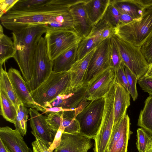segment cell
<instances>
[{
    "label": "cell",
    "mask_w": 152,
    "mask_h": 152,
    "mask_svg": "<svg viewBox=\"0 0 152 152\" xmlns=\"http://www.w3.org/2000/svg\"><path fill=\"white\" fill-rule=\"evenodd\" d=\"M77 0H48L35 8L23 11L10 10L0 17L1 24L16 33L30 26L53 22L58 16L69 11Z\"/></svg>",
    "instance_id": "1"
},
{
    "label": "cell",
    "mask_w": 152,
    "mask_h": 152,
    "mask_svg": "<svg viewBox=\"0 0 152 152\" xmlns=\"http://www.w3.org/2000/svg\"><path fill=\"white\" fill-rule=\"evenodd\" d=\"M47 30L43 25H39L30 26L16 33H12L15 48L13 58L27 86L32 77L34 56L39 41Z\"/></svg>",
    "instance_id": "2"
},
{
    "label": "cell",
    "mask_w": 152,
    "mask_h": 152,
    "mask_svg": "<svg viewBox=\"0 0 152 152\" xmlns=\"http://www.w3.org/2000/svg\"><path fill=\"white\" fill-rule=\"evenodd\" d=\"M70 72H53L43 83L35 90L30 92L34 102L45 109L59 96L69 92L71 87Z\"/></svg>",
    "instance_id": "3"
},
{
    "label": "cell",
    "mask_w": 152,
    "mask_h": 152,
    "mask_svg": "<svg viewBox=\"0 0 152 152\" xmlns=\"http://www.w3.org/2000/svg\"><path fill=\"white\" fill-rule=\"evenodd\" d=\"M114 34L140 48L152 32V5L144 9L141 17L114 28Z\"/></svg>",
    "instance_id": "4"
},
{
    "label": "cell",
    "mask_w": 152,
    "mask_h": 152,
    "mask_svg": "<svg viewBox=\"0 0 152 152\" xmlns=\"http://www.w3.org/2000/svg\"><path fill=\"white\" fill-rule=\"evenodd\" d=\"M104 102V97L92 101L77 115L80 133L94 139L102 123Z\"/></svg>",
    "instance_id": "5"
},
{
    "label": "cell",
    "mask_w": 152,
    "mask_h": 152,
    "mask_svg": "<svg viewBox=\"0 0 152 152\" xmlns=\"http://www.w3.org/2000/svg\"><path fill=\"white\" fill-rule=\"evenodd\" d=\"M115 90L114 83L104 97V105L102 122L94 139V152H107L108 142L114 124Z\"/></svg>",
    "instance_id": "6"
},
{
    "label": "cell",
    "mask_w": 152,
    "mask_h": 152,
    "mask_svg": "<svg viewBox=\"0 0 152 152\" xmlns=\"http://www.w3.org/2000/svg\"><path fill=\"white\" fill-rule=\"evenodd\" d=\"M45 33L48 53L52 61L69 48L78 45L82 39L74 30H48Z\"/></svg>",
    "instance_id": "7"
},
{
    "label": "cell",
    "mask_w": 152,
    "mask_h": 152,
    "mask_svg": "<svg viewBox=\"0 0 152 152\" xmlns=\"http://www.w3.org/2000/svg\"><path fill=\"white\" fill-rule=\"evenodd\" d=\"M124 65L138 80L147 72L149 65L140 48L136 47L114 35L113 37Z\"/></svg>",
    "instance_id": "8"
},
{
    "label": "cell",
    "mask_w": 152,
    "mask_h": 152,
    "mask_svg": "<svg viewBox=\"0 0 152 152\" xmlns=\"http://www.w3.org/2000/svg\"><path fill=\"white\" fill-rule=\"evenodd\" d=\"M53 62L48 55L45 37H41L37 46L34 58L33 75L28 86L30 92L40 86L53 72Z\"/></svg>",
    "instance_id": "9"
},
{
    "label": "cell",
    "mask_w": 152,
    "mask_h": 152,
    "mask_svg": "<svg viewBox=\"0 0 152 152\" xmlns=\"http://www.w3.org/2000/svg\"><path fill=\"white\" fill-rule=\"evenodd\" d=\"M111 38L101 42L96 47L89 63L84 83L110 67L109 51Z\"/></svg>",
    "instance_id": "10"
},
{
    "label": "cell",
    "mask_w": 152,
    "mask_h": 152,
    "mask_svg": "<svg viewBox=\"0 0 152 152\" xmlns=\"http://www.w3.org/2000/svg\"><path fill=\"white\" fill-rule=\"evenodd\" d=\"M115 81V70L110 67L95 77L87 83L86 97L93 101L103 97Z\"/></svg>",
    "instance_id": "11"
},
{
    "label": "cell",
    "mask_w": 152,
    "mask_h": 152,
    "mask_svg": "<svg viewBox=\"0 0 152 152\" xmlns=\"http://www.w3.org/2000/svg\"><path fill=\"white\" fill-rule=\"evenodd\" d=\"M15 91L24 105L44 113L45 109L37 104L32 98L26 82L17 69L11 67L7 72Z\"/></svg>",
    "instance_id": "12"
},
{
    "label": "cell",
    "mask_w": 152,
    "mask_h": 152,
    "mask_svg": "<svg viewBox=\"0 0 152 152\" xmlns=\"http://www.w3.org/2000/svg\"><path fill=\"white\" fill-rule=\"evenodd\" d=\"M92 145L91 139L80 133L63 132L60 143L54 152H87Z\"/></svg>",
    "instance_id": "13"
},
{
    "label": "cell",
    "mask_w": 152,
    "mask_h": 152,
    "mask_svg": "<svg viewBox=\"0 0 152 152\" xmlns=\"http://www.w3.org/2000/svg\"><path fill=\"white\" fill-rule=\"evenodd\" d=\"M28 112L32 134L35 137H39L50 147L55 136L46 121V116L40 114L35 109L29 108Z\"/></svg>",
    "instance_id": "14"
},
{
    "label": "cell",
    "mask_w": 152,
    "mask_h": 152,
    "mask_svg": "<svg viewBox=\"0 0 152 152\" xmlns=\"http://www.w3.org/2000/svg\"><path fill=\"white\" fill-rule=\"evenodd\" d=\"M84 2V0H78L69 9L73 18L75 30L82 39L89 35L94 27L86 12Z\"/></svg>",
    "instance_id": "15"
},
{
    "label": "cell",
    "mask_w": 152,
    "mask_h": 152,
    "mask_svg": "<svg viewBox=\"0 0 152 152\" xmlns=\"http://www.w3.org/2000/svg\"><path fill=\"white\" fill-rule=\"evenodd\" d=\"M20 133L7 126L0 128V138L11 152H32Z\"/></svg>",
    "instance_id": "16"
},
{
    "label": "cell",
    "mask_w": 152,
    "mask_h": 152,
    "mask_svg": "<svg viewBox=\"0 0 152 152\" xmlns=\"http://www.w3.org/2000/svg\"><path fill=\"white\" fill-rule=\"evenodd\" d=\"M115 94L114 102L113 125L126 114L130 105V94L115 80Z\"/></svg>",
    "instance_id": "17"
},
{
    "label": "cell",
    "mask_w": 152,
    "mask_h": 152,
    "mask_svg": "<svg viewBox=\"0 0 152 152\" xmlns=\"http://www.w3.org/2000/svg\"><path fill=\"white\" fill-rule=\"evenodd\" d=\"M96 48L82 58L76 61L68 71L71 75L72 89L76 88L84 84V80L88 65Z\"/></svg>",
    "instance_id": "18"
},
{
    "label": "cell",
    "mask_w": 152,
    "mask_h": 152,
    "mask_svg": "<svg viewBox=\"0 0 152 152\" xmlns=\"http://www.w3.org/2000/svg\"><path fill=\"white\" fill-rule=\"evenodd\" d=\"M110 3V0H84L85 10L93 26L103 18Z\"/></svg>",
    "instance_id": "19"
},
{
    "label": "cell",
    "mask_w": 152,
    "mask_h": 152,
    "mask_svg": "<svg viewBox=\"0 0 152 152\" xmlns=\"http://www.w3.org/2000/svg\"><path fill=\"white\" fill-rule=\"evenodd\" d=\"M78 45L69 48L59 55L53 61V72L58 73L68 72L70 69L76 61Z\"/></svg>",
    "instance_id": "20"
},
{
    "label": "cell",
    "mask_w": 152,
    "mask_h": 152,
    "mask_svg": "<svg viewBox=\"0 0 152 152\" xmlns=\"http://www.w3.org/2000/svg\"><path fill=\"white\" fill-rule=\"evenodd\" d=\"M110 2L119 12L127 14L134 19L141 17L145 9L137 0H110Z\"/></svg>",
    "instance_id": "21"
},
{
    "label": "cell",
    "mask_w": 152,
    "mask_h": 152,
    "mask_svg": "<svg viewBox=\"0 0 152 152\" xmlns=\"http://www.w3.org/2000/svg\"><path fill=\"white\" fill-rule=\"evenodd\" d=\"M0 114L7 121L15 124L18 112L6 92L0 88Z\"/></svg>",
    "instance_id": "22"
},
{
    "label": "cell",
    "mask_w": 152,
    "mask_h": 152,
    "mask_svg": "<svg viewBox=\"0 0 152 152\" xmlns=\"http://www.w3.org/2000/svg\"><path fill=\"white\" fill-rule=\"evenodd\" d=\"M100 35L91 31L86 38L82 39L77 49L76 61L80 60L93 50L102 42Z\"/></svg>",
    "instance_id": "23"
},
{
    "label": "cell",
    "mask_w": 152,
    "mask_h": 152,
    "mask_svg": "<svg viewBox=\"0 0 152 152\" xmlns=\"http://www.w3.org/2000/svg\"><path fill=\"white\" fill-rule=\"evenodd\" d=\"M130 128V118L126 114L113 126L109 141L107 152H111L116 143L119 140L125 131Z\"/></svg>",
    "instance_id": "24"
},
{
    "label": "cell",
    "mask_w": 152,
    "mask_h": 152,
    "mask_svg": "<svg viewBox=\"0 0 152 152\" xmlns=\"http://www.w3.org/2000/svg\"><path fill=\"white\" fill-rule=\"evenodd\" d=\"M137 125L152 135V96L145 100L143 109L141 110Z\"/></svg>",
    "instance_id": "25"
},
{
    "label": "cell",
    "mask_w": 152,
    "mask_h": 152,
    "mask_svg": "<svg viewBox=\"0 0 152 152\" xmlns=\"http://www.w3.org/2000/svg\"><path fill=\"white\" fill-rule=\"evenodd\" d=\"M0 26V64L2 66L7 60L13 58L15 48L12 38L4 34L1 24Z\"/></svg>",
    "instance_id": "26"
},
{
    "label": "cell",
    "mask_w": 152,
    "mask_h": 152,
    "mask_svg": "<svg viewBox=\"0 0 152 152\" xmlns=\"http://www.w3.org/2000/svg\"><path fill=\"white\" fill-rule=\"evenodd\" d=\"M0 88L7 94L18 112L20 105L23 104L18 97L7 72L3 69L2 66H0Z\"/></svg>",
    "instance_id": "27"
},
{
    "label": "cell",
    "mask_w": 152,
    "mask_h": 152,
    "mask_svg": "<svg viewBox=\"0 0 152 152\" xmlns=\"http://www.w3.org/2000/svg\"><path fill=\"white\" fill-rule=\"evenodd\" d=\"M43 25L47 30H75L73 18L69 11L57 16L53 22Z\"/></svg>",
    "instance_id": "28"
},
{
    "label": "cell",
    "mask_w": 152,
    "mask_h": 152,
    "mask_svg": "<svg viewBox=\"0 0 152 152\" xmlns=\"http://www.w3.org/2000/svg\"><path fill=\"white\" fill-rule=\"evenodd\" d=\"M77 115L75 110L62 111V119L60 126L64 129V132L76 134L80 133L79 123L75 118Z\"/></svg>",
    "instance_id": "29"
},
{
    "label": "cell",
    "mask_w": 152,
    "mask_h": 152,
    "mask_svg": "<svg viewBox=\"0 0 152 152\" xmlns=\"http://www.w3.org/2000/svg\"><path fill=\"white\" fill-rule=\"evenodd\" d=\"M92 31L100 35L102 41L111 38L114 35V28L103 18L94 26Z\"/></svg>",
    "instance_id": "30"
},
{
    "label": "cell",
    "mask_w": 152,
    "mask_h": 152,
    "mask_svg": "<svg viewBox=\"0 0 152 152\" xmlns=\"http://www.w3.org/2000/svg\"><path fill=\"white\" fill-rule=\"evenodd\" d=\"M28 110L24 105H20L16 117L14 125L15 129L18 130L23 136L27 133V121L28 118Z\"/></svg>",
    "instance_id": "31"
},
{
    "label": "cell",
    "mask_w": 152,
    "mask_h": 152,
    "mask_svg": "<svg viewBox=\"0 0 152 152\" xmlns=\"http://www.w3.org/2000/svg\"><path fill=\"white\" fill-rule=\"evenodd\" d=\"M109 58L110 67L113 68L115 70L125 65L115 42L113 37L110 39Z\"/></svg>",
    "instance_id": "32"
},
{
    "label": "cell",
    "mask_w": 152,
    "mask_h": 152,
    "mask_svg": "<svg viewBox=\"0 0 152 152\" xmlns=\"http://www.w3.org/2000/svg\"><path fill=\"white\" fill-rule=\"evenodd\" d=\"M136 147L138 152H146L152 143V135L141 128L137 130Z\"/></svg>",
    "instance_id": "33"
},
{
    "label": "cell",
    "mask_w": 152,
    "mask_h": 152,
    "mask_svg": "<svg viewBox=\"0 0 152 152\" xmlns=\"http://www.w3.org/2000/svg\"><path fill=\"white\" fill-rule=\"evenodd\" d=\"M48 0H19L10 10L15 11H23L33 9L41 6Z\"/></svg>",
    "instance_id": "34"
},
{
    "label": "cell",
    "mask_w": 152,
    "mask_h": 152,
    "mask_svg": "<svg viewBox=\"0 0 152 152\" xmlns=\"http://www.w3.org/2000/svg\"><path fill=\"white\" fill-rule=\"evenodd\" d=\"M62 113V111L52 112L46 116V121L55 136L61 124Z\"/></svg>",
    "instance_id": "35"
},
{
    "label": "cell",
    "mask_w": 152,
    "mask_h": 152,
    "mask_svg": "<svg viewBox=\"0 0 152 152\" xmlns=\"http://www.w3.org/2000/svg\"><path fill=\"white\" fill-rule=\"evenodd\" d=\"M119 12L110 2L105 13L103 18L109 22L114 28L120 23Z\"/></svg>",
    "instance_id": "36"
},
{
    "label": "cell",
    "mask_w": 152,
    "mask_h": 152,
    "mask_svg": "<svg viewBox=\"0 0 152 152\" xmlns=\"http://www.w3.org/2000/svg\"><path fill=\"white\" fill-rule=\"evenodd\" d=\"M124 68L127 79L129 94L133 100L135 101L138 96L136 88V84L138 80L135 75L125 65Z\"/></svg>",
    "instance_id": "37"
},
{
    "label": "cell",
    "mask_w": 152,
    "mask_h": 152,
    "mask_svg": "<svg viewBox=\"0 0 152 152\" xmlns=\"http://www.w3.org/2000/svg\"><path fill=\"white\" fill-rule=\"evenodd\" d=\"M140 50L150 66L152 64V32L141 47Z\"/></svg>",
    "instance_id": "38"
},
{
    "label": "cell",
    "mask_w": 152,
    "mask_h": 152,
    "mask_svg": "<svg viewBox=\"0 0 152 152\" xmlns=\"http://www.w3.org/2000/svg\"><path fill=\"white\" fill-rule=\"evenodd\" d=\"M124 66L115 70V80L129 93L127 79L124 70Z\"/></svg>",
    "instance_id": "39"
},
{
    "label": "cell",
    "mask_w": 152,
    "mask_h": 152,
    "mask_svg": "<svg viewBox=\"0 0 152 152\" xmlns=\"http://www.w3.org/2000/svg\"><path fill=\"white\" fill-rule=\"evenodd\" d=\"M35 140L32 143V152H50L49 146L38 137H35Z\"/></svg>",
    "instance_id": "40"
},
{
    "label": "cell",
    "mask_w": 152,
    "mask_h": 152,
    "mask_svg": "<svg viewBox=\"0 0 152 152\" xmlns=\"http://www.w3.org/2000/svg\"><path fill=\"white\" fill-rule=\"evenodd\" d=\"M140 86L144 91L148 93L152 96V78L142 77L137 81Z\"/></svg>",
    "instance_id": "41"
},
{
    "label": "cell",
    "mask_w": 152,
    "mask_h": 152,
    "mask_svg": "<svg viewBox=\"0 0 152 152\" xmlns=\"http://www.w3.org/2000/svg\"><path fill=\"white\" fill-rule=\"evenodd\" d=\"M19 0H0V17L11 9Z\"/></svg>",
    "instance_id": "42"
},
{
    "label": "cell",
    "mask_w": 152,
    "mask_h": 152,
    "mask_svg": "<svg viewBox=\"0 0 152 152\" xmlns=\"http://www.w3.org/2000/svg\"><path fill=\"white\" fill-rule=\"evenodd\" d=\"M64 129L60 126L54 137L53 142L49 147V149L50 152H53V151L60 145L61 141L62 135L64 132Z\"/></svg>",
    "instance_id": "43"
},
{
    "label": "cell",
    "mask_w": 152,
    "mask_h": 152,
    "mask_svg": "<svg viewBox=\"0 0 152 152\" xmlns=\"http://www.w3.org/2000/svg\"><path fill=\"white\" fill-rule=\"evenodd\" d=\"M120 13L119 24H127L136 20L127 14L120 12Z\"/></svg>",
    "instance_id": "44"
},
{
    "label": "cell",
    "mask_w": 152,
    "mask_h": 152,
    "mask_svg": "<svg viewBox=\"0 0 152 152\" xmlns=\"http://www.w3.org/2000/svg\"><path fill=\"white\" fill-rule=\"evenodd\" d=\"M138 2L144 8L152 5V0H137Z\"/></svg>",
    "instance_id": "45"
},
{
    "label": "cell",
    "mask_w": 152,
    "mask_h": 152,
    "mask_svg": "<svg viewBox=\"0 0 152 152\" xmlns=\"http://www.w3.org/2000/svg\"><path fill=\"white\" fill-rule=\"evenodd\" d=\"M0 152H11L0 138Z\"/></svg>",
    "instance_id": "46"
},
{
    "label": "cell",
    "mask_w": 152,
    "mask_h": 152,
    "mask_svg": "<svg viewBox=\"0 0 152 152\" xmlns=\"http://www.w3.org/2000/svg\"><path fill=\"white\" fill-rule=\"evenodd\" d=\"M143 77L146 78H152V64L150 66L148 70Z\"/></svg>",
    "instance_id": "47"
},
{
    "label": "cell",
    "mask_w": 152,
    "mask_h": 152,
    "mask_svg": "<svg viewBox=\"0 0 152 152\" xmlns=\"http://www.w3.org/2000/svg\"><path fill=\"white\" fill-rule=\"evenodd\" d=\"M146 152H152V143L149 146Z\"/></svg>",
    "instance_id": "48"
}]
</instances>
